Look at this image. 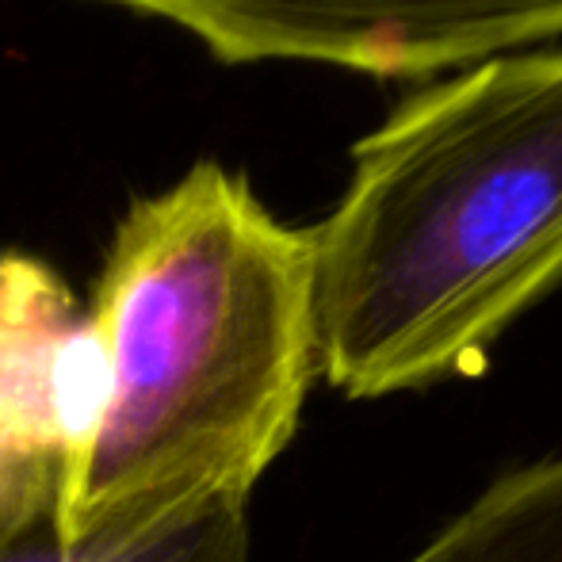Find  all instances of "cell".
I'll list each match as a JSON object with an SVG mask.
<instances>
[{
  "label": "cell",
  "instance_id": "3",
  "mask_svg": "<svg viewBox=\"0 0 562 562\" xmlns=\"http://www.w3.org/2000/svg\"><path fill=\"white\" fill-rule=\"evenodd\" d=\"M172 23L226 66L314 61L422 81L562 38V0H100Z\"/></svg>",
  "mask_w": 562,
  "mask_h": 562
},
{
  "label": "cell",
  "instance_id": "4",
  "mask_svg": "<svg viewBox=\"0 0 562 562\" xmlns=\"http://www.w3.org/2000/svg\"><path fill=\"white\" fill-rule=\"evenodd\" d=\"M108 402V363L89 311L31 252H0V497L54 509Z\"/></svg>",
  "mask_w": 562,
  "mask_h": 562
},
{
  "label": "cell",
  "instance_id": "5",
  "mask_svg": "<svg viewBox=\"0 0 562 562\" xmlns=\"http://www.w3.org/2000/svg\"><path fill=\"white\" fill-rule=\"evenodd\" d=\"M406 562H562V451L497 474Z\"/></svg>",
  "mask_w": 562,
  "mask_h": 562
},
{
  "label": "cell",
  "instance_id": "6",
  "mask_svg": "<svg viewBox=\"0 0 562 562\" xmlns=\"http://www.w3.org/2000/svg\"><path fill=\"white\" fill-rule=\"evenodd\" d=\"M0 562H249V520L245 505L215 502L126 540L66 548L54 532V509H43L0 540Z\"/></svg>",
  "mask_w": 562,
  "mask_h": 562
},
{
  "label": "cell",
  "instance_id": "1",
  "mask_svg": "<svg viewBox=\"0 0 562 562\" xmlns=\"http://www.w3.org/2000/svg\"><path fill=\"white\" fill-rule=\"evenodd\" d=\"M89 322L108 402L54 494L58 540L100 548L188 509L249 505L318 375L311 229L200 161L119 218Z\"/></svg>",
  "mask_w": 562,
  "mask_h": 562
},
{
  "label": "cell",
  "instance_id": "2",
  "mask_svg": "<svg viewBox=\"0 0 562 562\" xmlns=\"http://www.w3.org/2000/svg\"><path fill=\"white\" fill-rule=\"evenodd\" d=\"M318 375L348 398L479 375L562 283V46L409 92L311 226Z\"/></svg>",
  "mask_w": 562,
  "mask_h": 562
},
{
  "label": "cell",
  "instance_id": "7",
  "mask_svg": "<svg viewBox=\"0 0 562 562\" xmlns=\"http://www.w3.org/2000/svg\"><path fill=\"white\" fill-rule=\"evenodd\" d=\"M38 513H43V509H38ZM27 517H35V513H23V509H15V505H8L4 497H0V540H8V536H12L15 528H20Z\"/></svg>",
  "mask_w": 562,
  "mask_h": 562
}]
</instances>
